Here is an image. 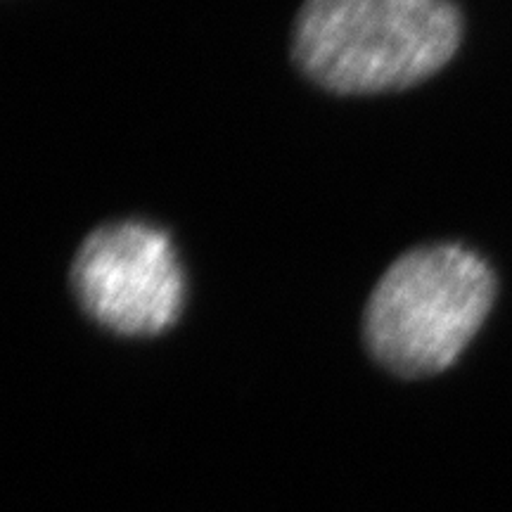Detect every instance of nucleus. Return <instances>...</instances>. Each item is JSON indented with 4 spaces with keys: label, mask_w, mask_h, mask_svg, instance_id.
Returning a JSON list of instances; mask_svg holds the SVG:
<instances>
[{
    "label": "nucleus",
    "mask_w": 512,
    "mask_h": 512,
    "mask_svg": "<svg viewBox=\"0 0 512 512\" xmlns=\"http://www.w3.org/2000/svg\"><path fill=\"white\" fill-rule=\"evenodd\" d=\"M460 34L451 0H306L292 55L325 91L387 93L439 72Z\"/></svg>",
    "instance_id": "f257e3e1"
},
{
    "label": "nucleus",
    "mask_w": 512,
    "mask_h": 512,
    "mask_svg": "<svg viewBox=\"0 0 512 512\" xmlns=\"http://www.w3.org/2000/svg\"><path fill=\"white\" fill-rule=\"evenodd\" d=\"M496 278L482 256L458 245L403 254L370 294L363 335L377 363L403 377L451 366L489 316Z\"/></svg>",
    "instance_id": "f03ea898"
},
{
    "label": "nucleus",
    "mask_w": 512,
    "mask_h": 512,
    "mask_svg": "<svg viewBox=\"0 0 512 512\" xmlns=\"http://www.w3.org/2000/svg\"><path fill=\"white\" fill-rule=\"evenodd\" d=\"M72 287L95 323L128 337L169 330L185 302L183 268L169 235L138 221L88 235L74 259Z\"/></svg>",
    "instance_id": "7ed1b4c3"
}]
</instances>
